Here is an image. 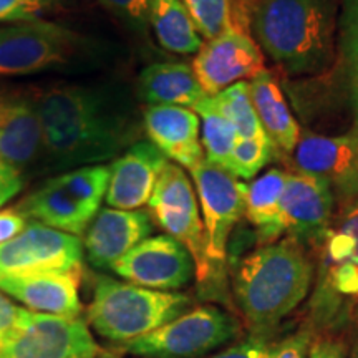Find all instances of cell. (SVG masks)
<instances>
[{
	"mask_svg": "<svg viewBox=\"0 0 358 358\" xmlns=\"http://www.w3.org/2000/svg\"><path fill=\"white\" fill-rule=\"evenodd\" d=\"M43 153L55 166H90L113 158L128 141L124 120L92 87L65 85L37 100Z\"/></svg>",
	"mask_w": 358,
	"mask_h": 358,
	"instance_id": "1",
	"label": "cell"
},
{
	"mask_svg": "<svg viewBox=\"0 0 358 358\" xmlns=\"http://www.w3.org/2000/svg\"><path fill=\"white\" fill-rule=\"evenodd\" d=\"M313 266L303 244L284 237L241 259L234 295L245 324L256 337L272 332L307 297Z\"/></svg>",
	"mask_w": 358,
	"mask_h": 358,
	"instance_id": "2",
	"label": "cell"
},
{
	"mask_svg": "<svg viewBox=\"0 0 358 358\" xmlns=\"http://www.w3.org/2000/svg\"><path fill=\"white\" fill-rule=\"evenodd\" d=\"M250 30L284 71L319 73L334 55V0H261L250 13Z\"/></svg>",
	"mask_w": 358,
	"mask_h": 358,
	"instance_id": "3",
	"label": "cell"
},
{
	"mask_svg": "<svg viewBox=\"0 0 358 358\" xmlns=\"http://www.w3.org/2000/svg\"><path fill=\"white\" fill-rule=\"evenodd\" d=\"M189 303L191 299L181 292H161L101 277L95 285L87 322L101 338L124 345L176 319Z\"/></svg>",
	"mask_w": 358,
	"mask_h": 358,
	"instance_id": "4",
	"label": "cell"
},
{
	"mask_svg": "<svg viewBox=\"0 0 358 358\" xmlns=\"http://www.w3.org/2000/svg\"><path fill=\"white\" fill-rule=\"evenodd\" d=\"M353 303H358V199L347 204L322 237L312 319L320 327L338 324Z\"/></svg>",
	"mask_w": 358,
	"mask_h": 358,
	"instance_id": "5",
	"label": "cell"
},
{
	"mask_svg": "<svg viewBox=\"0 0 358 358\" xmlns=\"http://www.w3.org/2000/svg\"><path fill=\"white\" fill-rule=\"evenodd\" d=\"M236 335L237 324L229 313L214 306H201L124 343L123 352L140 358H204Z\"/></svg>",
	"mask_w": 358,
	"mask_h": 358,
	"instance_id": "6",
	"label": "cell"
},
{
	"mask_svg": "<svg viewBox=\"0 0 358 358\" xmlns=\"http://www.w3.org/2000/svg\"><path fill=\"white\" fill-rule=\"evenodd\" d=\"M105 352L82 317L29 308H22L15 329L0 345V358H100Z\"/></svg>",
	"mask_w": 358,
	"mask_h": 358,
	"instance_id": "7",
	"label": "cell"
},
{
	"mask_svg": "<svg viewBox=\"0 0 358 358\" xmlns=\"http://www.w3.org/2000/svg\"><path fill=\"white\" fill-rule=\"evenodd\" d=\"M148 204L156 222L168 232V236L174 237L189 250L194 259L198 279L201 282L211 279L214 272L208 257L203 217L199 216L194 186L186 176L185 169L168 161Z\"/></svg>",
	"mask_w": 358,
	"mask_h": 358,
	"instance_id": "8",
	"label": "cell"
},
{
	"mask_svg": "<svg viewBox=\"0 0 358 358\" xmlns=\"http://www.w3.org/2000/svg\"><path fill=\"white\" fill-rule=\"evenodd\" d=\"M191 178L203 213L208 257L217 272L226 261L232 231L245 214L248 185L206 158L191 169Z\"/></svg>",
	"mask_w": 358,
	"mask_h": 358,
	"instance_id": "9",
	"label": "cell"
},
{
	"mask_svg": "<svg viewBox=\"0 0 358 358\" xmlns=\"http://www.w3.org/2000/svg\"><path fill=\"white\" fill-rule=\"evenodd\" d=\"M83 243L78 236L29 222L25 231L0 244V279L42 272L80 271Z\"/></svg>",
	"mask_w": 358,
	"mask_h": 358,
	"instance_id": "10",
	"label": "cell"
},
{
	"mask_svg": "<svg viewBox=\"0 0 358 358\" xmlns=\"http://www.w3.org/2000/svg\"><path fill=\"white\" fill-rule=\"evenodd\" d=\"M77 37L53 22L0 27V77L30 75L65 64L77 50Z\"/></svg>",
	"mask_w": 358,
	"mask_h": 358,
	"instance_id": "11",
	"label": "cell"
},
{
	"mask_svg": "<svg viewBox=\"0 0 358 358\" xmlns=\"http://www.w3.org/2000/svg\"><path fill=\"white\" fill-rule=\"evenodd\" d=\"M264 53L249 30L232 25L208 40L192 62L196 78L208 96H216L232 85L254 78L264 69Z\"/></svg>",
	"mask_w": 358,
	"mask_h": 358,
	"instance_id": "12",
	"label": "cell"
},
{
	"mask_svg": "<svg viewBox=\"0 0 358 358\" xmlns=\"http://www.w3.org/2000/svg\"><path fill=\"white\" fill-rule=\"evenodd\" d=\"M111 271L140 287L174 292L189 284L194 259L185 245L168 234L148 237L115 264Z\"/></svg>",
	"mask_w": 358,
	"mask_h": 358,
	"instance_id": "13",
	"label": "cell"
},
{
	"mask_svg": "<svg viewBox=\"0 0 358 358\" xmlns=\"http://www.w3.org/2000/svg\"><path fill=\"white\" fill-rule=\"evenodd\" d=\"M297 171L320 178L342 203L358 199V129L345 134H303L294 151Z\"/></svg>",
	"mask_w": 358,
	"mask_h": 358,
	"instance_id": "14",
	"label": "cell"
},
{
	"mask_svg": "<svg viewBox=\"0 0 358 358\" xmlns=\"http://www.w3.org/2000/svg\"><path fill=\"white\" fill-rule=\"evenodd\" d=\"M334 192L325 181L307 173H289L280 201L279 234L299 243L322 241L332 224Z\"/></svg>",
	"mask_w": 358,
	"mask_h": 358,
	"instance_id": "15",
	"label": "cell"
},
{
	"mask_svg": "<svg viewBox=\"0 0 358 358\" xmlns=\"http://www.w3.org/2000/svg\"><path fill=\"white\" fill-rule=\"evenodd\" d=\"M153 222L143 211L105 208L90 222L83 249L88 262L96 268H113L116 262L150 237Z\"/></svg>",
	"mask_w": 358,
	"mask_h": 358,
	"instance_id": "16",
	"label": "cell"
},
{
	"mask_svg": "<svg viewBox=\"0 0 358 358\" xmlns=\"http://www.w3.org/2000/svg\"><path fill=\"white\" fill-rule=\"evenodd\" d=\"M168 158L151 141L128 148L110 166L106 203L115 209L138 211L150 203Z\"/></svg>",
	"mask_w": 358,
	"mask_h": 358,
	"instance_id": "17",
	"label": "cell"
},
{
	"mask_svg": "<svg viewBox=\"0 0 358 358\" xmlns=\"http://www.w3.org/2000/svg\"><path fill=\"white\" fill-rule=\"evenodd\" d=\"M145 128L150 141L178 166L191 171L204 159L201 120L194 110L150 105L145 111Z\"/></svg>",
	"mask_w": 358,
	"mask_h": 358,
	"instance_id": "18",
	"label": "cell"
},
{
	"mask_svg": "<svg viewBox=\"0 0 358 358\" xmlns=\"http://www.w3.org/2000/svg\"><path fill=\"white\" fill-rule=\"evenodd\" d=\"M42 151L43 133L37 101L0 92V158L22 176Z\"/></svg>",
	"mask_w": 358,
	"mask_h": 358,
	"instance_id": "19",
	"label": "cell"
},
{
	"mask_svg": "<svg viewBox=\"0 0 358 358\" xmlns=\"http://www.w3.org/2000/svg\"><path fill=\"white\" fill-rule=\"evenodd\" d=\"M0 290L32 312L80 317V271L42 272L0 279Z\"/></svg>",
	"mask_w": 358,
	"mask_h": 358,
	"instance_id": "20",
	"label": "cell"
},
{
	"mask_svg": "<svg viewBox=\"0 0 358 358\" xmlns=\"http://www.w3.org/2000/svg\"><path fill=\"white\" fill-rule=\"evenodd\" d=\"M248 83L259 122L274 145V150L294 153L301 140V127L294 118L277 80L272 77L271 71L262 70Z\"/></svg>",
	"mask_w": 358,
	"mask_h": 358,
	"instance_id": "21",
	"label": "cell"
},
{
	"mask_svg": "<svg viewBox=\"0 0 358 358\" xmlns=\"http://www.w3.org/2000/svg\"><path fill=\"white\" fill-rule=\"evenodd\" d=\"M19 209L29 219L53 229L82 236L95 219L55 178L22 201Z\"/></svg>",
	"mask_w": 358,
	"mask_h": 358,
	"instance_id": "22",
	"label": "cell"
},
{
	"mask_svg": "<svg viewBox=\"0 0 358 358\" xmlns=\"http://www.w3.org/2000/svg\"><path fill=\"white\" fill-rule=\"evenodd\" d=\"M141 96L150 105H168L194 108L206 93L196 78L192 65L164 62L146 66L140 75Z\"/></svg>",
	"mask_w": 358,
	"mask_h": 358,
	"instance_id": "23",
	"label": "cell"
},
{
	"mask_svg": "<svg viewBox=\"0 0 358 358\" xmlns=\"http://www.w3.org/2000/svg\"><path fill=\"white\" fill-rule=\"evenodd\" d=\"M289 173L284 169H268L248 186L245 214L248 221L256 227L259 243L272 244L280 239L279 219L280 201Z\"/></svg>",
	"mask_w": 358,
	"mask_h": 358,
	"instance_id": "24",
	"label": "cell"
},
{
	"mask_svg": "<svg viewBox=\"0 0 358 358\" xmlns=\"http://www.w3.org/2000/svg\"><path fill=\"white\" fill-rule=\"evenodd\" d=\"M150 25L161 47L168 52L189 55L199 52L204 43L182 0H151Z\"/></svg>",
	"mask_w": 358,
	"mask_h": 358,
	"instance_id": "25",
	"label": "cell"
},
{
	"mask_svg": "<svg viewBox=\"0 0 358 358\" xmlns=\"http://www.w3.org/2000/svg\"><path fill=\"white\" fill-rule=\"evenodd\" d=\"M192 110L201 120V145L204 150V158L227 171L232 148L237 140L236 128L221 113L213 96H206Z\"/></svg>",
	"mask_w": 358,
	"mask_h": 358,
	"instance_id": "26",
	"label": "cell"
},
{
	"mask_svg": "<svg viewBox=\"0 0 358 358\" xmlns=\"http://www.w3.org/2000/svg\"><path fill=\"white\" fill-rule=\"evenodd\" d=\"M55 179L87 211L96 216L101 208V201L106 198L108 191L110 166L90 164V166L71 169Z\"/></svg>",
	"mask_w": 358,
	"mask_h": 358,
	"instance_id": "27",
	"label": "cell"
},
{
	"mask_svg": "<svg viewBox=\"0 0 358 358\" xmlns=\"http://www.w3.org/2000/svg\"><path fill=\"white\" fill-rule=\"evenodd\" d=\"M216 101L217 108L226 116L236 128L237 136L241 138H254L261 136L266 131L259 122V116L254 108L252 100H250L249 83L239 82L232 87L226 88L224 92L213 96Z\"/></svg>",
	"mask_w": 358,
	"mask_h": 358,
	"instance_id": "28",
	"label": "cell"
},
{
	"mask_svg": "<svg viewBox=\"0 0 358 358\" xmlns=\"http://www.w3.org/2000/svg\"><path fill=\"white\" fill-rule=\"evenodd\" d=\"M182 3L204 42L219 37L236 24L232 0H182Z\"/></svg>",
	"mask_w": 358,
	"mask_h": 358,
	"instance_id": "29",
	"label": "cell"
},
{
	"mask_svg": "<svg viewBox=\"0 0 358 358\" xmlns=\"http://www.w3.org/2000/svg\"><path fill=\"white\" fill-rule=\"evenodd\" d=\"M274 145L264 133L261 136H237L229 159V171L237 179H252L271 161Z\"/></svg>",
	"mask_w": 358,
	"mask_h": 358,
	"instance_id": "30",
	"label": "cell"
},
{
	"mask_svg": "<svg viewBox=\"0 0 358 358\" xmlns=\"http://www.w3.org/2000/svg\"><path fill=\"white\" fill-rule=\"evenodd\" d=\"M342 53L347 69L348 92L358 129V0H345L342 15Z\"/></svg>",
	"mask_w": 358,
	"mask_h": 358,
	"instance_id": "31",
	"label": "cell"
},
{
	"mask_svg": "<svg viewBox=\"0 0 358 358\" xmlns=\"http://www.w3.org/2000/svg\"><path fill=\"white\" fill-rule=\"evenodd\" d=\"M65 0H0V24H25L42 20V17L60 7Z\"/></svg>",
	"mask_w": 358,
	"mask_h": 358,
	"instance_id": "32",
	"label": "cell"
},
{
	"mask_svg": "<svg viewBox=\"0 0 358 358\" xmlns=\"http://www.w3.org/2000/svg\"><path fill=\"white\" fill-rule=\"evenodd\" d=\"M101 6L133 27L143 29L150 24L151 0H100Z\"/></svg>",
	"mask_w": 358,
	"mask_h": 358,
	"instance_id": "33",
	"label": "cell"
},
{
	"mask_svg": "<svg viewBox=\"0 0 358 358\" xmlns=\"http://www.w3.org/2000/svg\"><path fill=\"white\" fill-rule=\"evenodd\" d=\"M272 350H274L272 343H268L264 337L252 335L244 342L236 343V345L208 358H271Z\"/></svg>",
	"mask_w": 358,
	"mask_h": 358,
	"instance_id": "34",
	"label": "cell"
},
{
	"mask_svg": "<svg viewBox=\"0 0 358 358\" xmlns=\"http://www.w3.org/2000/svg\"><path fill=\"white\" fill-rule=\"evenodd\" d=\"M29 226V217L19 208H8L0 211V244H6L17 237Z\"/></svg>",
	"mask_w": 358,
	"mask_h": 358,
	"instance_id": "35",
	"label": "cell"
},
{
	"mask_svg": "<svg viewBox=\"0 0 358 358\" xmlns=\"http://www.w3.org/2000/svg\"><path fill=\"white\" fill-rule=\"evenodd\" d=\"M308 347H310V334L302 330L282 340L279 345H274L271 358H307Z\"/></svg>",
	"mask_w": 358,
	"mask_h": 358,
	"instance_id": "36",
	"label": "cell"
},
{
	"mask_svg": "<svg viewBox=\"0 0 358 358\" xmlns=\"http://www.w3.org/2000/svg\"><path fill=\"white\" fill-rule=\"evenodd\" d=\"M22 307H17L6 294L0 290V345L13 332L20 319Z\"/></svg>",
	"mask_w": 358,
	"mask_h": 358,
	"instance_id": "37",
	"label": "cell"
},
{
	"mask_svg": "<svg viewBox=\"0 0 358 358\" xmlns=\"http://www.w3.org/2000/svg\"><path fill=\"white\" fill-rule=\"evenodd\" d=\"M308 358H345V350L338 340L332 337L317 338L308 350Z\"/></svg>",
	"mask_w": 358,
	"mask_h": 358,
	"instance_id": "38",
	"label": "cell"
},
{
	"mask_svg": "<svg viewBox=\"0 0 358 358\" xmlns=\"http://www.w3.org/2000/svg\"><path fill=\"white\" fill-rule=\"evenodd\" d=\"M22 189V176L19 174H0V206L12 199Z\"/></svg>",
	"mask_w": 358,
	"mask_h": 358,
	"instance_id": "39",
	"label": "cell"
},
{
	"mask_svg": "<svg viewBox=\"0 0 358 358\" xmlns=\"http://www.w3.org/2000/svg\"><path fill=\"white\" fill-rule=\"evenodd\" d=\"M236 7V24L245 30H250V13L261 0H232Z\"/></svg>",
	"mask_w": 358,
	"mask_h": 358,
	"instance_id": "40",
	"label": "cell"
},
{
	"mask_svg": "<svg viewBox=\"0 0 358 358\" xmlns=\"http://www.w3.org/2000/svg\"><path fill=\"white\" fill-rule=\"evenodd\" d=\"M0 174H19V173H15L12 168H8L7 164L2 161V158H0ZM19 176H20V174H19Z\"/></svg>",
	"mask_w": 358,
	"mask_h": 358,
	"instance_id": "41",
	"label": "cell"
},
{
	"mask_svg": "<svg viewBox=\"0 0 358 358\" xmlns=\"http://www.w3.org/2000/svg\"><path fill=\"white\" fill-rule=\"evenodd\" d=\"M100 358H122V355H118V353H116V352H108V350H106Z\"/></svg>",
	"mask_w": 358,
	"mask_h": 358,
	"instance_id": "42",
	"label": "cell"
},
{
	"mask_svg": "<svg viewBox=\"0 0 358 358\" xmlns=\"http://www.w3.org/2000/svg\"><path fill=\"white\" fill-rule=\"evenodd\" d=\"M352 358H358V342H357V345H355V348H353V352H352Z\"/></svg>",
	"mask_w": 358,
	"mask_h": 358,
	"instance_id": "43",
	"label": "cell"
}]
</instances>
